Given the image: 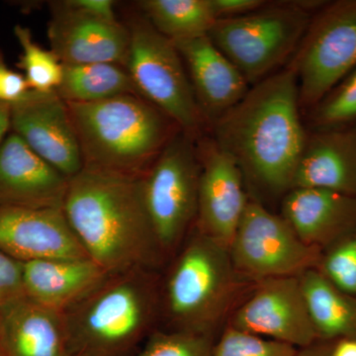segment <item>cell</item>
Masks as SVG:
<instances>
[{
    "label": "cell",
    "mask_w": 356,
    "mask_h": 356,
    "mask_svg": "<svg viewBox=\"0 0 356 356\" xmlns=\"http://www.w3.org/2000/svg\"><path fill=\"white\" fill-rule=\"evenodd\" d=\"M214 337L187 332L154 331L134 356H212Z\"/></svg>",
    "instance_id": "28"
},
{
    "label": "cell",
    "mask_w": 356,
    "mask_h": 356,
    "mask_svg": "<svg viewBox=\"0 0 356 356\" xmlns=\"http://www.w3.org/2000/svg\"><path fill=\"white\" fill-rule=\"evenodd\" d=\"M11 131L65 177L83 168V154L67 103L56 91L30 90L14 103Z\"/></svg>",
    "instance_id": "13"
},
{
    "label": "cell",
    "mask_w": 356,
    "mask_h": 356,
    "mask_svg": "<svg viewBox=\"0 0 356 356\" xmlns=\"http://www.w3.org/2000/svg\"><path fill=\"white\" fill-rule=\"evenodd\" d=\"M281 217L302 242L324 250L356 229V196L294 188L281 202Z\"/></svg>",
    "instance_id": "18"
},
{
    "label": "cell",
    "mask_w": 356,
    "mask_h": 356,
    "mask_svg": "<svg viewBox=\"0 0 356 356\" xmlns=\"http://www.w3.org/2000/svg\"><path fill=\"white\" fill-rule=\"evenodd\" d=\"M294 346L226 325L215 341L212 356H297Z\"/></svg>",
    "instance_id": "27"
},
{
    "label": "cell",
    "mask_w": 356,
    "mask_h": 356,
    "mask_svg": "<svg viewBox=\"0 0 356 356\" xmlns=\"http://www.w3.org/2000/svg\"><path fill=\"white\" fill-rule=\"evenodd\" d=\"M126 26L130 44L125 69L138 95L197 139L205 121L175 44L142 13L131 15Z\"/></svg>",
    "instance_id": "8"
},
{
    "label": "cell",
    "mask_w": 356,
    "mask_h": 356,
    "mask_svg": "<svg viewBox=\"0 0 356 356\" xmlns=\"http://www.w3.org/2000/svg\"><path fill=\"white\" fill-rule=\"evenodd\" d=\"M229 248L191 229L161 283V316L170 331L215 337L248 284Z\"/></svg>",
    "instance_id": "5"
},
{
    "label": "cell",
    "mask_w": 356,
    "mask_h": 356,
    "mask_svg": "<svg viewBox=\"0 0 356 356\" xmlns=\"http://www.w3.org/2000/svg\"><path fill=\"white\" fill-rule=\"evenodd\" d=\"M298 81L290 67L250 88L212 124L213 140L240 168L245 185L264 197L291 191L308 136L300 113Z\"/></svg>",
    "instance_id": "1"
},
{
    "label": "cell",
    "mask_w": 356,
    "mask_h": 356,
    "mask_svg": "<svg viewBox=\"0 0 356 356\" xmlns=\"http://www.w3.org/2000/svg\"><path fill=\"white\" fill-rule=\"evenodd\" d=\"M56 90L65 103H92L123 95H138L127 70L111 63L63 65Z\"/></svg>",
    "instance_id": "23"
},
{
    "label": "cell",
    "mask_w": 356,
    "mask_h": 356,
    "mask_svg": "<svg viewBox=\"0 0 356 356\" xmlns=\"http://www.w3.org/2000/svg\"><path fill=\"white\" fill-rule=\"evenodd\" d=\"M331 356H356V341L341 339V341H334Z\"/></svg>",
    "instance_id": "35"
},
{
    "label": "cell",
    "mask_w": 356,
    "mask_h": 356,
    "mask_svg": "<svg viewBox=\"0 0 356 356\" xmlns=\"http://www.w3.org/2000/svg\"><path fill=\"white\" fill-rule=\"evenodd\" d=\"M69 2L72 6L91 15L104 19L117 20L115 2L112 0H69Z\"/></svg>",
    "instance_id": "33"
},
{
    "label": "cell",
    "mask_w": 356,
    "mask_h": 356,
    "mask_svg": "<svg viewBox=\"0 0 356 356\" xmlns=\"http://www.w3.org/2000/svg\"><path fill=\"white\" fill-rule=\"evenodd\" d=\"M200 170L195 138L178 130L140 177L147 215L166 259L195 224Z\"/></svg>",
    "instance_id": "7"
},
{
    "label": "cell",
    "mask_w": 356,
    "mask_h": 356,
    "mask_svg": "<svg viewBox=\"0 0 356 356\" xmlns=\"http://www.w3.org/2000/svg\"><path fill=\"white\" fill-rule=\"evenodd\" d=\"M0 250L22 264L88 257L62 208L0 207Z\"/></svg>",
    "instance_id": "15"
},
{
    "label": "cell",
    "mask_w": 356,
    "mask_h": 356,
    "mask_svg": "<svg viewBox=\"0 0 356 356\" xmlns=\"http://www.w3.org/2000/svg\"><path fill=\"white\" fill-rule=\"evenodd\" d=\"M0 356H6L4 346L3 309L0 303Z\"/></svg>",
    "instance_id": "37"
},
{
    "label": "cell",
    "mask_w": 356,
    "mask_h": 356,
    "mask_svg": "<svg viewBox=\"0 0 356 356\" xmlns=\"http://www.w3.org/2000/svg\"><path fill=\"white\" fill-rule=\"evenodd\" d=\"M137 6L170 41L208 35L217 21L211 0H142Z\"/></svg>",
    "instance_id": "24"
},
{
    "label": "cell",
    "mask_w": 356,
    "mask_h": 356,
    "mask_svg": "<svg viewBox=\"0 0 356 356\" xmlns=\"http://www.w3.org/2000/svg\"><path fill=\"white\" fill-rule=\"evenodd\" d=\"M67 105L83 168L142 177L179 130L139 95Z\"/></svg>",
    "instance_id": "4"
},
{
    "label": "cell",
    "mask_w": 356,
    "mask_h": 356,
    "mask_svg": "<svg viewBox=\"0 0 356 356\" xmlns=\"http://www.w3.org/2000/svg\"><path fill=\"white\" fill-rule=\"evenodd\" d=\"M6 356H74L64 314L22 296L2 304Z\"/></svg>",
    "instance_id": "20"
},
{
    "label": "cell",
    "mask_w": 356,
    "mask_h": 356,
    "mask_svg": "<svg viewBox=\"0 0 356 356\" xmlns=\"http://www.w3.org/2000/svg\"><path fill=\"white\" fill-rule=\"evenodd\" d=\"M294 188L356 196V134L325 132L308 137L293 178Z\"/></svg>",
    "instance_id": "21"
},
{
    "label": "cell",
    "mask_w": 356,
    "mask_h": 356,
    "mask_svg": "<svg viewBox=\"0 0 356 356\" xmlns=\"http://www.w3.org/2000/svg\"><path fill=\"white\" fill-rule=\"evenodd\" d=\"M63 314L72 355L134 356L161 316L156 271L110 274Z\"/></svg>",
    "instance_id": "3"
},
{
    "label": "cell",
    "mask_w": 356,
    "mask_h": 356,
    "mask_svg": "<svg viewBox=\"0 0 356 356\" xmlns=\"http://www.w3.org/2000/svg\"><path fill=\"white\" fill-rule=\"evenodd\" d=\"M172 42L184 62L204 121L212 125L245 97L250 83L208 35Z\"/></svg>",
    "instance_id": "17"
},
{
    "label": "cell",
    "mask_w": 356,
    "mask_h": 356,
    "mask_svg": "<svg viewBox=\"0 0 356 356\" xmlns=\"http://www.w3.org/2000/svg\"><path fill=\"white\" fill-rule=\"evenodd\" d=\"M13 106L9 103L0 102V145L11 132Z\"/></svg>",
    "instance_id": "34"
},
{
    "label": "cell",
    "mask_w": 356,
    "mask_h": 356,
    "mask_svg": "<svg viewBox=\"0 0 356 356\" xmlns=\"http://www.w3.org/2000/svg\"><path fill=\"white\" fill-rule=\"evenodd\" d=\"M48 38L63 65L111 63L125 67L130 44L127 26L84 13L69 0L51 4Z\"/></svg>",
    "instance_id": "14"
},
{
    "label": "cell",
    "mask_w": 356,
    "mask_h": 356,
    "mask_svg": "<svg viewBox=\"0 0 356 356\" xmlns=\"http://www.w3.org/2000/svg\"><path fill=\"white\" fill-rule=\"evenodd\" d=\"M236 273L247 282L299 277L316 269L323 250L300 240L282 217L250 199L229 248Z\"/></svg>",
    "instance_id": "9"
},
{
    "label": "cell",
    "mask_w": 356,
    "mask_h": 356,
    "mask_svg": "<svg viewBox=\"0 0 356 356\" xmlns=\"http://www.w3.org/2000/svg\"><path fill=\"white\" fill-rule=\"evenodd\" d=\"M22 275L23 291L28 299L64 313L110 274L86 257L23 262Z\"/></svg>",
    "instance_id": "19"
},
{
    "label": "cell",
    "mask_w": 356,
    "mask_h": 356,
    "mask_svg": "<svg viewBox=\"0 0 356 356\" xmlns=\"http://www.w3.org/2000/svg\"><path fill=\"white\" fill-rule=\"evenodd\" d=\"M69 180L13 131L0 145V207L63 209Z\"/></svg>",
    "instance_id": "16"
},
{
    "label": "cell",
    "mask_w": 356,
    "mask_h": 356,
    "mask_svg": "<svg viewBox=\"0 0 356 356\" xmlns=\"http://www.w3.org/2000/svg\"><path fill=\"white\" fill-rule=\"evenodd\" d=\"M264 0H211L218 19L245 15L266 6Z\"/></svg>",
    "instance_id": "32"
},
{
    "label": "cell",
    "mask_w": 356,
    "mask_h": 356,
    "mask_svg": "<svg viewBox=\"0 0 356 356\" xmlns=\"http://www.w3.org/2000/svg\"><path fill=\"white\" fill-rule=\"evenodd\" d=\"M355 67L356 0L337 2L311 21L288 65L297 76L301 107L325 99Z\"/></svg>",
    "instance_id": "10"
},
{
    "label": "cell",
    "mask_w": 356,
    "mask_h": 356,
    "mask_svg": "<svg viewBox=\"0 0 356 356\" xmlns=\"http://www.w3.org/2000/svg\"><path fill=\"white\" fill-rule=\"evenodd\" d=\"M22 296V264L0 250V303Z\"/></svg>",
    "instance_id": "30"
},
{
    "label": "cell",
    "mask_w": 356,
    "mask_h": 356,
    "mask_svg": "<svg viewBox=\"0 0 356 356\" xmlns=\"http://www.w3.org/2000/svg\"><path fill=\"white\" fill-rule=\"evenodd\" d=\"M14 35L22 49L17 65L23 70L30 90L38 92L57 90L64 72L60 58L51 49L47 50L37 44L29 28L16 25Z\"/></svg>",
    "instance_id": "25"
},
{
    "label": "cell",
    "mask_w": 356,
    "mask_h": 356,
    "mask_svg": "<svg viewBox=\"0 0 356 356\" xmlns=\"http://www.w3.org/2000/svg\"><path fill=\"white\" fill-rule=\"evenodd\" d=\"M29 91L23 74L7 65L3 53L0 50V102L13 105L22 99Z\"/></svg>",
    "instance_id": "31"
},
{
    "label": "cell",
    "mask_w": 356,
    "mask_h": 356,
    "mask_svg": "<svg viewBox=\"0 0 356 356\" xmlns=\"http://www.w3.org/2000/svg\"><path fill=\"white\" fill-rule=\"evenodd\" d=\"M303 1L267 2L254 13L218 19L208 36L255 84L292 58L310 25L311 7Z\"/></svg>",
    "instance_id": "6"
},
{
    "label": "cell",
    "mask_w": 356,
    "mask_h": 356,
    "mask_svg": "<svg viewBox=\"0 0 356 356\" xmlns=\"http://www.w3.org/2000/svg\"><path fill=\"white\" fill-rule=\"evenodd\" d=\"M316 269L337 289L356 297V229L325 248Z\"/></svg>",
    "instance_id": "26"
},
{
    "label": "cell",
    "mask_w": 356,
    "mask_h": 356,
    "mask_svg": "<svg viewBox=\"0 0 356 356\" xmlns=\"http://www.w3.org/2000/svg\"><path fill=\"white\" fill-rule=\"evenodd\" d=\"M63 211L84 252L107 273L165 264L140 177L83 168L69 180Z\"/></svg>",
    "instance_id": "2"
},
{
    "label": "cell",
    "mask_w": 356,
    "mask_h": 356,
    "mask_svg": "<svg viewBox=\"0 0 356 356\" xmlns=\"http://www.w3.org/2000/svg\"><path fill=\"white\" fill-rule=\"evenodd\" d=\"M355 118L356 70L327 99L323 100L316 113V121L321 125L330 126Z\"/></svg>",
    "instance_id": "29"
},
{
    "label": "cell",
    "mask_w": 356,
    "mask_h": 356,
    "mask_svg": "<svg viewBox=\"0 0 356 356\" xmlns=\"http://www.w3.org/2000/svg\"><path fill=\"white\" fill-rule=\"evenodd\" d=\"M299 280L318 341H356V297L337 289L318 269Z\"/></svg>",
    "instance_id": "22"
},
{
    "label": "cell",
    "mask_w": 356,
    "mask_h": 356,
    "mask_svg": "<svg viewBox=\"0 0 356 356\" xmlns=\"http://www.w3.org/2000/svg\"><path fill=\"white\" fill-rule=\"evenodd\" d=\"M332 343L334 341H318L309 348L299 350L297 356H331Z\"/></svg>",
    "instance_id": "36"
},
{
    "label": "cell",
    "mask_w": 356,
    "mask_h": 356,
    "mask_svg": "<svg viewBox=\"0 0 356 356\" xmlns=\"http://www.w3.org/2000/svg\"><path fill=\"white\" fill-rule=\"evenodd\" d=\"M227 325L297 350L318 341L299 277L254 283L250 294L232 312Z\"/></svg>",
    "instance_id": "11"
},
{
    "label": "cell",
    "mask_w": 356,
    "mask_h": 356,
    "mask_svg": "<svg viewBox=\"0 0 356 356\" xmlns=\"http://www.w3.org/2000/svg\"><path fill=\"white\" fill-rule=\"evenodd\" d=\"M197 149L201 170L193 228L229 248L250 199L245 178L213 139L201 140Z\"/></svg>",
    "instance_id": "12"
}]
</instances>
